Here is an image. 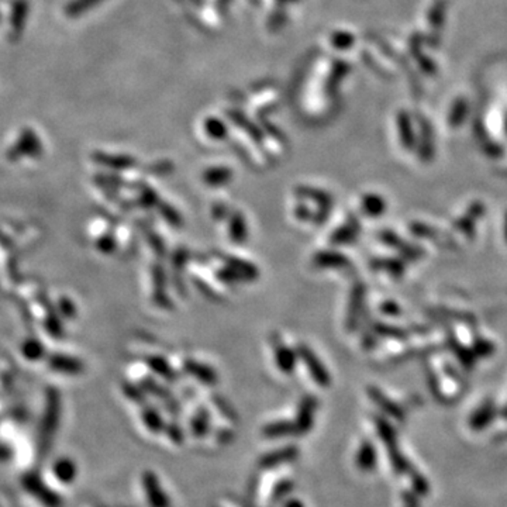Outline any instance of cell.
I'll return each instance as SVG.
<instances>
[{"label": "cell", "mask_w": 507, "mask_h": 507, "mask_svg": "<svg viewBox=\"0 0 507 507\" xmlns=\"http://www.w3.org/2000/svg\"><path fill=\"white\" fill-rule=\"evenodd\" d=\"M60 415H61V403L60 396L56 392H51L48 394L47 400V408L44 412V417L40 426L38 433V456L40 458H45L49 454L51 447L54 442V435L58 430L60 424Z\"/></svg>", "instance_id": "cell-1"}, {"label": "cell", "mask_w": 507, "mask_h": 507, "mask_svg": "<svg viewBox=\"0 0 507 507\" xmlns=\"http://www.w3.org/2000/svg\"><path fill=\"white\" fill-rule=\"evenodd\" d=\"M375 427H376V433L378 437L381 438V441L386 445L388 448V454H389V460L390 464L393 467V469L399 474L408 472L409 471V464L403 458V455L399 452L397 449V442H396V433L393 430V427L389 424V422L381 416H375L374 419Z\"/></svg>", "instance_id": "cell-2"}, {"label": "cell", "mask_w": 507, "mask_h": 507, "mask_svg": "<svg viewBox=\"0 0 507 507\" xmlns=\"http://www.w3.org/2000/svg\"><path fill=\"white\" fill-rule=\"evenodd\" d=\"M22 485L27 493L37 499L45 507H63V499L58 493L48 488L35 472H27L22 478Z\"/></svg>", "instance_id": "cell-3"}, {"label": "cell", "mask_w": 507, "mask_h": 507, "mask_svg": "<svg viewBox=\"0 0 507 507\" xmlns=\"http://www.w3.org/2000/svg\"><path fill=\"white\" fill-rule=\"evenodd\" d=\"M297 358L306 365L312 379L320 386V388H330L331 385V376L327 371V368L323 365L320 358L313 352V349L306 344H299L297 345Z\"/></svg>", "instance_id": "cell-4"}, {"label": "cell", "mask_w": 507, "mask_h": 507, "mask_svg": "<svg viewBox=\"0 0 507 507\" xmlns=\"http://www.w3.org/2000/svg\"><path fill=\"white\" fill-rule=\"evenodd\" d=\"M294 193L301 200H310V201L317 203V205H319V212L313 217L315 222L324 223L329 219L330 210L333 208V196L330 193H327L323 189H317V188L308 186V185L297 186L294 189Z\"/></svg>", "instance_id": "cell-5"}, {"label": "cell", "mask_w": 507, "mask_h": 507, "mask_svg": "<svg viewBox=\"0 0 507 507\" xmlns=\"http://www.w3.org/2000/svg\"><path fill=\"white\" fill-rule=\"evenodd\" d=\"M319 408V400L313 394H304L300 399L299 408L296 412V419L293 422L296 435H304L310 433L315 424V415Z\"/></svg>", "instance_id": "cell-6"}, {"label": "cell", "mask_w": 507, "mask_h": 507, "mask_svg": "<svg viewBox=\"0 0 507 507\" xmlns=\"http://www.w3.org/2000/svg\"><path fill=\"white\" fill-rule=\"evenodd\" d=\"M141 483L149 507H171V499L163 489L160 478L154 472L145 471L142 474Z\"/></svg>", "instance_id": "cell-7"}, {"label": "cell", "mask_w": 507, "mask_h": 507, "mask_svg": "<svg viewBox=\"0 0 507 507\" xmlns=\"http://www.w3.org/2000/svg\"><path fill=\"white\" fill-rule=\"evenodd\" d=\"M271 344L274 348L276 367L282 374L292 375L297 363V352L292 349L276 333L271 335Z\"/></svg>", "instance_id": "cell-8"}, {"label": "cell", "mask_w": 507, "mask_h": 507, "mask_svg": "<svg viewBox=\"0 0 507 507\" xmlns=\"http://www.w3.org/2000/svg\"><path fill=\"white\" fill-rule=\"evenodd\" d=\"M367 290L364 283L357 282L354 283L349 292L348 309H347V319H345V329L348 331H354L358 326V320L361 317V312L364 308Z\"/></svg>", "instance_id": "cell-9"}, {"label": "cell", "mask_w": 507, "mask_h": 507, "mask_svg": "<svg viewBox=\"0 0 507 507\" xmlns=\"http://www.w3.org/2000/svg\"><path fill=\"white\" fill-rule=\"evenodd\" d=\"M299 454L300 452L296 445H286V447H282L275 451L264 454L258 461V467L264 471L275 469L278 467L296 461L299 458Z\"/></svg>", "instance_id": "cell-10"}, {"label": "cell", "mask_w": 507, "mask_h": 507, "mask_svg": "<svg viewBox=\"0 0 507 507\" xmlns=\"http://www.w3.org/2000/svg\"><path fill=\"white\" fill-rule=\"evenodd\" d=\"M378 465V452L374 442L364 440L355 455V467L363 472H371Z\"/></svg>", "instance_id": "cell-11"}, {"label": "cell", "mask_w": 507, "mask_h": 507, "mask_svg": "<svg viewBox=\"0 0 507 507\" xmlns=\"http://www.w3.org/2000/svg\"><path fill=\"white\" fill-rule=\"evenodd\" d=\"M183 371L189 375H192L193 378H196L197 381L203 382L205 385H209V386H213L217 383L219 381V376L216 374V371L213 368H210L209 365L206 364H201V363H197L196 360H185L183 361Z\"/></svg>", "instance_id": "cell-12"}, {"label": "cell", "mask_w": 507, "mask_h": 507, "mask_svg": "<svg viewBox=\"0 0 507 507\" xmlns=\"http://www.w3.org/2000/svg\"><path fill=\"white\" fill-rule=\"evenodd\" d=\"M360 233V222L355 216H349L341 227L335 228L330 237L331 245H344L352 242Z\"/></svg>", "instance_id": "cell-13"}, {"label": "cell", "mask_w": 507, "mask_h": 507, "mask_svg": "<svg viewBox=\"0 0 507 507\" xmlns=\"http://www.w3.org/2000/svg\"><path fill=\"white\" fill-rule=\"evenodd\" d=\"M313 265L319 269L344 268V267L349 265V260L344 256V254H341L338 251L327 249V251H320L316 254V256L313 257Z\"/></svg>", "instance_id": "cell-14"}, {"label": "cell", "mask_w": 507, "mask_h": 507, "mask_svg": "<svg viewBox=\"0 0 507 507\" xmlns=\"http://www.w3.org/2000/svg\"><path fill=\"white\" fill-rule=\"evenodd\" d=\"M220 260L224 263V265H227L231 269H234L235 272H238L244 281H256L260 276V271L256 265L248 261H244L238 257L228 256V254H222Z\"/></svg>", "instance_id": "cell-15"}, {"label": "cell", "mask_w": 507, "mask_h": 507, "mask_svg": "<svg viewBox=\"0 0 507 507\" xmlns=\"http://www.w3.org/2000/svg\"><path fill=\"white\" fill-rule=\"evenodd\" d=\"M368 394H369L371 400H374L379 406V409L385 415H388V416H390L396 420L403 419V410L400 409V406L396 404L393 400H390L382 390H379L375 386H369L368 388Z\"/></svg>", "instance_id": "cell-16"}, {"label": "cell", "mask_w": 507, "mask_h": 507, "mask_svg": "<svg viewBox=\"0 0 507 507\" xmlns=\"http://www.w3.org/2000/svg\"><path fill=\"white\" fill-rule=\"evenodd\" d=\"M210 412L200 406V408L193 413L190 420V433L196 438H201L209 434L210 431Z\"/></svg>", "instance_id": "cell-17"}, {"label": "cell", "mask_w": 507, "mask_h": 507, "mask_svg": "<svg viewBox=\"0 0 507 507\" xmlns=\"http://www.w3.org/2000/svg\"><path fill=\"white\" fill-rule=\"evenodd\" d=\"M228 235L233 242L242 244L248 235V226L241 212H231L228 216Z\"/></svg>", "instance_id": "cell-18"}, {"label": "cell", "mask_w": 507, "mask_h": 507, "mask_svg": "<svg viewBox=\"0 0 507 507\" xmlns=\"http://www.w3.org/2000/svg\"><path fill=\"white\" fill-rule=\"evenodd\" d=\"M361 209L368 217H381L386 212V200L376 193H368L363 196Z\"/></svg>", "instance_id": "cell-19"}, {"label": "cell", "mask_w": 507, "mask_h": 507, "mask_svg": "<svg viewBox=\"0 0 507 507\" xmlns=\"http://www.w3.org/2000/svg\"><path fill=\"white\" fill-rule=\"evenodd\" d=\"M53 472L54 476L63 482V483H71L75 481L76 475H78V468L76 464L68 458V456H63V458L57 460V463L53 467Z\"/></svg>", "instance_id": "cell-20"}, {"label": "cell", "mask_w": 507, "mask_h": 507, "mask_svg": "<svg viewBox=\"0 0 507 507\" xmlns=\"http://www.w3.org/2000/svg\"><path fill=\"white\" fill-rule=\"evenodd\" d=\"M263 435L267 438H282L288 435H296L294 424L289 420H276L268 423L263 429Z\"/></svg>", "instance_id": "cell-21"}, {"label": "cell", "mask_w": 507, "mask_h": 507, "mask_svg": "<svg viewBox=\"0 0 507 507\" xmlns=\"http://www.w3.org/2000/svg\"><path fill=\"white\" fill-rule=\"evenodd\" d=\"M141 417H142V423L148 431L158 434L165 430V422H164L161 413L156 408H152V406H145V408L142 409Z\"/></svg>", "instance_id": "cell-22"}, {"label": "cell", "mask_w": 507, "mask_h": 507, "mask_svg": "<svg viewBox=\"0 0 507 507\" xmlns=\"http://www.w3.org/2000/svg\"><path fill=\"white\" fill-rule=\"evenodd\" d=\"M189 254L185 248H179L175 251L174 257H172V264H174V279H175V286L176 289L181 292V294H185V286L182 282V271L183 267L188 261Z\"/></svg>", "instance_id": "cell-23"}, {"label": "cell", "mask_w": 507, "mask_h": 507, "mask_svg": "<svg viewBox=\"0 0 507 507\" xmlns=\"http://www.w3.org/2000/svg\"><path fill=\"white\" fill-rule=\"evenodd\" d=\"M233 178V172L230 168H210L203 174V181L209 186H223L228 183Z\"/></svg>", "instance_id": "cell-24"}, {"label": "cell", "mask_w": 507, "mask_h": 507, "mask_svg": "<svg viewBox=\"0 0 507 507\" xmlns=\"http://www.w3.org/2000/svg\"><path fill=\"white\" fill-rule=\"evenodd\" d=\"M294 490V482L290 479H282L275 483V486L271 490L269 501L272 504H279L282 500H285L292 492Z\"/></svg>", "instance_id": "cell-25"}, {"label": "cell", "mask_w": 507, "mask_h": 507, "mask_svg": "<svg viewBox=\"0 0 507 507\" xmlns=\"http://www.w3.org/2000/svg\"><path fill=\"white\" fill-rule=\"evenodd\" d=\"M148 365L149 368L154 371L156 374H158L160 376H163L167 381H175L176 379V374L172 369V367L161 357H149L148 358Z\"/></svg>", "instance_id": "cell-26"}, {"label": "cell", "mask_w": 507, "mask_h": 507, "mask_svg": "<svg viewBox=\"0 0 507 507\" xmlns=\"http://www.w3.org/2000/svg\"><path fill=\"white\" fill-rule=\"evenodd\" d=\"M154 283H156V296H158V303H167L168 306V297L165 296V274L161 267H157L154 269Z\"/></svg>", "instance_id": "cell-27"}, {"label": "cell", "mask_w": 507, "mask_h": 507, "mask_svg": "<svg viewBox=\"0 0 507 507\" xmlns=\"http://www.w3.org/2000/svg\"><path fill=\"white\" fill-rule=\"evenodd\" d=\"M164 431L167 433V435L169 437V440L174 444L181 445L183 442V440H185V433H183L182 427L176 422H172L168 426H165V430Z\"/></svg>", "instance_id": "cell-28"}, {"label": "cell", "mask_w": 507, "mask_h": 507, "mask_svg": "<svg viewBox=\"0 0 507 507\" xmlns=\"http://www.w3.org/2000/svg\"><path fill=\"white\" fill-rule=\"evenodd\" d=\"M213 403L216 404V408H217V410L223 415V416H226L228 420H231V422H237V417H235V412H234V409L231 408V406L224 400V399H222V397H217V396H213Z\"/></svg>", "instance_id": "cell-29"}, {"label": "cell", "mask_w": 507, "mask_h": 507, "mask_svg": "<svg viewBox=\"0 0 507 507\" xmlns=\"http://www.w3.org/2000/svg\"><path fill=\"white\" fill-rule=\"evenodd\" d=\"M374 267L376 269H385L386 272L392 274L393 276H397L403 272V267L401 264L396 263V261H383V260H379V261H375L374 263Z\"/></svg>", "instance_id": "cell-30"}, {"label": "cell", "mask_w": 507, "mask_h": 507, "mask_svg": "<svg viewBox=\"0 0 507 507\" xmlns=\"http://www.w3.org/2000/svg\"><path fill=\"white\" fill-rule=\"evenodd\" d=\"M161 212H163V216L167 222H169L171 224H174L175 227H179V224H182V217L181 215L172 208V206H168V205H163L161 206Z\"/></svg>", "instance_id": "cell-31"}, {"label": "cell", "mask_w": 507, "mask_h": 507, "mask_svg": "<svg viewBox=\"0 0 507 507\" xmlns=\"http://www.w3.org/2000/svg\"><path fill=\"white\" fill-rule=\"evenodd\" d=\"M379 238H381V241H382V242H385V244H386V245H389V247L399 248V247H401V245H403V244H401V240L399 238V235H397V234H394V233H392V231H389V230L381 231V233H379Z\"/></svg>", "instance_id": "cell-32"}, {"label": "cell", "mask_w": 507, "mask_h": 507, "mask_svg": "<svg viewBox=\"0 0 507 507\" xmlns=\"http://www.w3.org/2000/svg\"><path fill=\"white\" fill-rule=\"evenodd\" d=\"M293 212H294V216L299 219V220H310V219H313V213H312V210L306 206V205H304V203L303 201H299L297 203V205L294 206V209H293Z\"/></svg>", "instance_id": "cell-33"}, {"label": "cell", "mask_w": 507, "mask_h": 507, "mask_svg": "<svg viewBox=\"0 0 507 507\" xmlns=\"http://www.w3.org/2000/svg\"><path fill=\"white\" fill-rule=\"evenodd\" d=\"M213 217L217 219V220H222V219H226L227 216H230V209L224 205V203H216V205H213Z\"/></svg>", "instance_id": "cell-34"}, {"label": "cell", "mask_w": 507, "mask_h": 507, "mask_svg": "<svg viewBox=\"0 0 507 507\" xmlns=\"http://www.w3.org/2000/svg\"><path fill=\"white\" fill-rule=\"evenodd\" d=\"M126 389H127V396H128L130 399H133L134 401L141 403V401L144 400V394H142V392H141L140 389H135V388H131V386H128V388H126Z\"/></svg>", "instance_id": "cell-35"}, {"label": "cell", "mask_w": 507, "mask_h": 507, "mask_svg": "<svg viewBox=\"0 0 507 507\" xmlns=\"http://www.w3.org/2000/svg\"><path fill=\"white\" fill-rule=\"evenodd\" d=\"M381 310L389 316L397 315L399 313V308L396 306V303H382Z\"/></svg>", "instance_id": "cell-36"}, {"label": "cell", "mask_w": 507, "mask_h": 507, "mask_svg": "<svg viewBox=\"0 0 507 507\" xmlns=\"http://www.w3.org/2000/svg\"><path fill=\"white\" fill-rule=\"evenodd\" d=\"M12 455H13V451L6 444L0 442V461H8V460H10Z\"/></svg>", "instance_id": "cell-37"}, {"label": "cell", "mask_w": 507, "mask_h": 507, "mask_svg": "<svg viewBox=\"0 0 507 507\" xmlns=\"http://www.w3.org/2000/svg\"><path fill=\"white\" fill-rule=\"evenodd\" d=\"M283 507H306V506H304L303 504V501L301 500H299V499H289V500H286L285 501V504H283Z\"/></svg>", "instance_id": "cell-38"}, {"label": "cell", "mask_w": 507, "mask_h": 507, "mask_svg": "<svg viewBox=\"0 0 507 507\" xmlns=\"http://www.w3.org/2000/svg\"><path fill=\"white\" fill-rule=\"evenodd\" d=\"M504 235H506V240H507V215H506V220H504Z\"/></svg>", "instance_id": "cell-39"}]
</instances>
